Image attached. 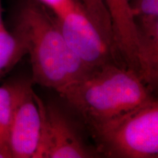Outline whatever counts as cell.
Segmentation results:
<instances>
[{"label": "cell", "mask_w": 158, "mask_h": 158, "mask_svg": "<svg viewBox=\"0 0 158 158\" xmlns=\"http://www.w3.org/2000/svg\"><path fill=\"white\" fill-rule=\"evenodd\" d=\"M102 37L112 48L115 46L111 19L105 0H78Z\"/></svg>", "instance_id": "cell-10"}, {"label": "cell", "mask_w": 158, "mask_h": 158, "mask_svg": "<svg viewBox=\"0 0 158 158\" xmlns=\"http://www.w3.org/2000/svg\"><path fill=\"white\" fill-rule=\"evenodd\" d=\"M131 7L135 18L158 16V0H135Z\"/></svg>", "instance_id": "cell-12"}, {"label": "cell", "mask_w": 158, "mask_h": 158, "mask_svg": "<svg viewBox=\"0 0 158 158\" xmlns=\"http://www.w3.org/2000/svg\"><path fill=\"white\" fill-rule=\"evenodd\" d=\"M138 19L137 72L149 89L158 92V16Z\"/></svg>", "instance_id": "cell-7"}, {"label": "cell", "mask_w": 158, "mask_h": 158, "mask_svg": "<svg viewBox=\"0 0 158 158\" xmlns=\"http://www.w3.org/2000/svg\"><path fill=\"white\" fill-rule=\"evenodd\" d=\"M60 96L91 127L120 117L154 98L137 71L110 62L91 70Z\"/></svg>", "instance_id": "cell-2"}, {"label": "cell", "mask_w": 158, "mask_h": 158, "mask_svg": "<svg viewBox=\"0 0 158 158\" xmlns=\"http://www.w3.org/2000/svg\"><path fill=\"white\" fill-rule=\"evenodd\" d=\"M31 85L20 97L9 128L7 147L12 158H35L38 149L41 116Z\"/></svg>", "instance_id": "cell-5"}, {"label": "cell", "mask_w": 158, "mask_h": 158, "mask_svg": "<svg viewBox=\"0 0 158 158\" xmlns=\"http://www.w3.org/2000/svg\"><path fill=\"white\" fill-rule=\"evenodd\" d=\"M100 149L111 157H158V100L92 127Z\"/></svg>", "instance_id": "cell-3"}, {"label": "cell", "mask_w": 158, "mask_h": 158, "mask_svg": "<svg viewBox=\"0 0 158 158\" xmlns=\"http://www.w3.org/2000/svg\"><path fill=\"white\" fill-rule=\"evenodd\" d=\"M111 19L114 45L130 68L137 67L138 26L130 0H105Z\"/></svg>", "instance_id": "cell-6"}, {"label": "cell", "mask_w": 158, "mask_h": 158, "mask_svg": "<svg viewBox=\"0 0 158 158\" xmlns=\"http://www.w3.org/2000/svg\"><path fill=\"white\" fill-rule=\"evenodd\" d=\"M14 29L27 42L32 84L51 89L61 95L69 86L94 68L73 50L55 18L37 1L27 0L21 4Z\"/></svg>", "instance_id": "cell-1"}, {"label": "cell", "mask_w": 158, "mask_h": 158, "mask_svg": "<svg viewBox=\"0 0 158 158\" xmlns=\"http://www.w3.org/2000/svg\"><path fill=\"white\" fill-rule=\"evenodd\" d=\"M31 81L12 79L0 86V147L8 153L7 135L15 106L23 92Z\"/></svg>", "instance_id": "cell-8"}, {"label": "cell", "mask_w": 158, "mask_h": 158, "mask_svg": "<svg viewBox=\"0 0 158 158\" xmlns=\"http://www.w3.org/2000/svg\"><path fill=\"white\" fill-rule=\"evenodd\" d=\"M0 158H10L8 153L6 152L2 148L0 147Z\"/></svg>", "instance_id": "cell-14"}, {"label": "cell", "mask_w": 158, "mask_h": 158, "mask_svg": "<svg viewBox=\"0 0 158 158\" xmlns=\"http://www.w3.org/2000/svg\"><path fill=\"white\" fill-rule=\"evenodd\" d=\"M3 27H5V24H4L3 19H2V1L0 0V29Z\"/></svg>", "instance_id": "cell-13"}, {"label": "cell", "mask_w": 158, "mask_h": 158, "mask_svg": "<svg viewBox=\"0 0 158 158\" xmlns=\"http://www.w3.org/2000/svg\"><path fill=\"white\" fill-rule=\"evenodd\" d=\"M53 12L56 20H62L82 8L78 0H36ZM84 8V7H83Z\"/></svg>", "instance_id": "cell-11"}, {"label": "cell", "mask_w": 158, "mask_h": 158, "mask_svg": "<svg viewBox=\"0 0 158 158\" xmlns=\"http://www.w3.org/2000/svg\"><path fill=\"white\" fill-rule=\"evenodd\" d=\"M27 54V44L23 35L13 29H0V76L11 70Z\"/></svg>", "instance_id": "cell-9"}, {"label": "cell", "mask_w": 158, "mask_h": 158, "mask_svg": "<svg viewBox=\"0 0 158 158\" xmlns=\"http://www.w3.org/2000/svg\"><path fill=\"white\" fill-rule=\"evenodd\" d=\"M41 116L40 138L35 158H86L93 154L65 112L35 94Z\"/></svg>", "instance_id": "cell-4"}]
</instances>
